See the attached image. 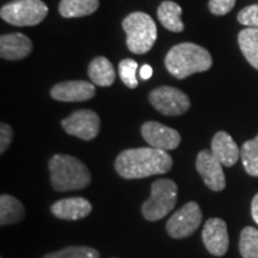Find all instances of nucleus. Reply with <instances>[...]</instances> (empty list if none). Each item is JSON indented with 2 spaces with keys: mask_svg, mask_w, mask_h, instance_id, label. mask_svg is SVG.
<instances>
[{
  "mask_svg": "<svg viewBox=\"0 0 258 258\" xmlns=\"http://www.w3.org/2000/svg\"><path fill=\"white\" fill-rule=\"evenodd\" d=\"M173 160L166 151L153 147L125 150L115 160L116 172L124 179L163 175L172 169Z\"/></svg>",
  "mask_w": 258,
  "mask_h": 258,
  "instance_id": "nucleus-1",
  "label": "nucleus"
},
{
  "mask_svg": "<svg viewBox=\"0 0 258 258\" xmlns=\"http://www.w3.org/2000/svg\"><path fill=\"white\" fill-rule=\"evenodd\" d=\"M209 51L195 43H179L172 47L165 56L166 70L177 79H184L194 73L206 72L212 67Z\"/></svg>",
  "mask_w": 258,
  "mask_h": 258,
  "instance_id": "nucleus-2",
  "label": "nucleus"
},
{
  "mask_svg": "<svg viewBox=\"0 0 258 258\" xmlns=\"http://www.w3.org/2000/svg\"><path fill=\"white\" fill-rule=\"evenodd\" d=\"M51 186L56 191H71L86 188L91 173L85 164L69 154H55L49 160Z\"/></svg>",
  "mask_w": 258,
  "mask_h": 258,
  "instance_id": "nucleus-3",
  "label": "nucleus"
},
{
  "mask_svg": "<svg viewBox=\"0 0 258 258\" xmlns=\"http://www.w3.org/2000/svg\"><path fill=\"white\" fill-rule=\"evenodd\" d=\"M127 34V47L134 54H145L157 41V25L147 14L133 12L122 22Z\"/></svg>",
  "mask_w": 258,
  "mask_h": 258,
  "instance_id": "nucleus-4",
  "label": "nucleus"
},
{
  "mask_svg": "<svg viewBox=\"0 0 258 258\" xmlns=\"http://www.w3.org/2000/svg\"><path fill=\"white\" fill-rule=\"evenodd\" d=\"M178 199V188L172 179H158L151 185V196L144 202L141 212L148 221L165 218L175 208Z\"/></svg>",
  "mask_w": 258,
  "mask_h": 258,
  "instance_id": "nucleus-5",
  "label": "nucleus"
},
{
  "mask_svg": "<svg viewBox=\"0 0 258 258\" xmlns=\"http://www.w3.org/2000/svg\"><path fill=\"white\" fill-rule=\"evenodd\" d=\"M48 15V6L42 0H15L4 5L0 16L16 27H34Z\"/></svg>",
  "mask_w": 258,
  "mask_h": 258,
  "instance_id": "nucleus-6",
  "label": "nucleus"
},
{
  "mask_svg": "<svg viewBox=\"0 0 258 258\" xmlns=\"http://www.w3.org/2000/svg\"><path fill=\"white\" fill-rule=\"evenodd\" d=\"M202 221V211L196 202L190 201L179 208L166 222V231L173 239L189 237L199 228Z\"/></svg>",
  "mask_w": 258,
  "mask_h": 258,
  "instance_id": "nucleus-7",
  "label": "nucleus"
},
{
  "mask_svg": "<svg viewBox=\"0 0 258 258\" xmlns=\"http://www.w3.org/2000/svg\"><path fill=\"white\" fill-rule=\"evenodd\" d=\"M151 104L160 114L179 116L189 110L190 99L184 92L172 86H161L154 89L148 96Z\"/></svg>",
  "mask_w": 258,
  "mask_h": 258,
  "instance_id": "nucleus-8",
  "label": "nucleus"
},
{
  "mask_svg": "<svg viewBox=\"0 0 258 258\" xmlns=\"http://www.w3.org/2000/svg\"><path fill=\"white\" fill-rule=\"evenodd\" d=\"M61 125L67 134L82 140L90 141L95 139L101 129V120L98 115L90 109H82L71 114L61 121Z\"/></svg>",
  "mask_w": 258,
  "mask_h": 258,
  "instance_id": "nucleus-9",
  "label": "nucleus"
},
{
  "mask_svg": "<svg viewBox=\"0 0 258 258\" xmlns=\"http://www.w3.org/2000/svg\"><path fill=\"white\" fill-rule=\"evenodd\" d=\"M141 135L150 147L161 151L175 150L180 144V135L176 129L156 121L145 122L141 127Z\"/></svg>",
  "mask_w": 258,
  "mask_h": 258,
  "instance_id": "nucleus-10",
  "label": "nucleus"
},
{
  "mask_svg": "<svg viewBox=\"0 0 258 258\" xmlns=\"http://www.w3.org/2000/svg\"><path fill=\"white\" fill-rule=\"evenodd\" d=\"M196 170L202 177L203 182L212 191H221L226 186V178L222 164L212 151L203 150L196 158Z\"/></svg>",
  "mask_w": 258,
  "mask_h": 258,
  "instance_id": "nucleus-11",
  "label": "nucleus"
},
{
  "mask_svg": "<svg viewBox=\"0 0 258 258\" xmlns=\"http://www.w3.org/2000/svg\"><path fill=\"white\" fill-rule=\"evenodd\" d=\"M202 240L209 253L217 257L224 256L230 245L226 222L219 218L208 219L202 231Z\"/></svg>",
  "mask_w": 258,
  "mask_h": 258,
  "instance_id": "nucleus-12",
  "label": "nucleus"
},
{
  "mask_svg": "<svg viewBox=\"0 0 258 258\" xmlns=\"http://www.w3.org/2000/svg\"><path fill=\"white\" fill-rule=\"evenodd\" d=\"M95 86L85 80L59 83L50 90V96L60 102H84L93 98Z\"/></svg>",
  "mask_w": 258,
  "mask_h": 258,
  "instance_id": "nucleus-13",
  "label": "nucleus"
},
{
  "mask_svg": "<svg viewBox=\"0 0 258 258\" xmlns=\"http://www.w3.org/2000/svg\"><path fill=\"white\" fill-rule=\"evenodd\" d=\"M50 211L54 217L61 220L76 221L86 218L92 211V205L84 198H69L62 199L53 203Z\"/></svg>",
  "mask_w": 258,
  "mask_h": 258,
  "instance_id": "nucleus-14",
  "label": "nucleus"
},
{
  "mask_svg": "<svg viewBox=\"0 0 258 258\" xmlns=\"http://www.w3.org/2000/svg\"><path fill=\"white\" fill-rule=\"evenodd\" d=\"M32 51L30 38L21 32L3 35L0 38V56L5 60H22Z\"/></svg>",
  "mask_w": 258,
  "mask_h": 258,
  "instance_id": "nucleus-15",
  "label": "nucleus"
},
{
  "mask_svg": "<svg viewBox=\"0 0 258 258\" xmlns=\"http://www.w3.org/2000/svg\"><path fill=\"white\" fill-rule=\"evenodd\" d=\"M212 153L224 166H233L240 157L239 147L226 132H218L212 140Z\"/></svg>",
  "mask_w": 258,
  "mask_h": 258,
  "instance_id": "nucleus-16",
  "label": "nucleus"
},
{
  "mask_svg": "<svg viewBox=\"0 0 258 258\" xmlns=\"http://www.w3.org/2000/svg\"><path fill=\"white\" fill-rule=\"evenodd\" d=\"M89 77L95 85L106 88L114 84L116 74L110 61L104 56H97L90 63Z\"/></svg>",
  "mask_w": 258,
  "mask_h": 258,
  "instance_id": "nucleus-17",
  "label": "nucleus"
},
{
  "mask_svg": "<svg viewBox=\"0 0 258 258\" xmlns=\"http://www.w3.org/2000/svg\"><path fill=\"white\" fill-rule=\"evenodd\" d=\"M24 206L18 199L8 194H3L0 196V225L17 224L24 218Z\"/></svg>",
  "mask_w": 258,
  "mask_h": 258,
  "instance_id": "nucleus-18",
  "label": "nucleus"
},
{
  "mask_svg": "<svg viewBox=\"0 0 258 258\" xmlns=\"http://www.w3.org/2000/svg\"><path fill=\"white\" fill-rule=\"evenodd\" d=\"M180 15H182V9L173 2L161 3L157 11L160 23L164 25V28L172 32H182L184 30V23L182 22Z\"/></svg>",
  "mask_w": 258,
  "mask_h": 258,
  "instance_id": "nucleus-19",
  "label": "nucleus"
},
{
  "mask_svg": "<svg viewBox=\"0 0 258 258\" xmlns=\"http://www.w3.org/2000/svg\"><path fill=\"white\" fill-rule=\"evenodd\" d=\"M99 0H61L60 15L64 18H77L89 16L97 11Z\"/></svg>",
  "mask_w": 258,
  "mask_h": 258,
  "instance_id": "nucleus-20",
  "label": "nucleus"
},
{
  "mask_svg": "<svg viewBox=\"0 0 258 258\" xmlns=\"http://www.w3.org/2000/svg\"><path fill=\"white\" fill-rule=\"evenodd\" d=\"M238 43L247 62L258 71V29L241 30L238 35Z\"/></svg>",
  "mask_w": 258,
  "mask_h": 258,
  "instance_id": "nucleus-21",
  "label": "nucleus"
},
{
  "mask_svg": "<svg viewBox=\"0 0 258 258\" xmlns=\"http://www.w3.org/2000/svg\"><path fill=\"white\" fill-rule=\"evenodd\" d=\"M240 157L245 171L250 176L258 177V135L252 140L243 144Z\"/></svg>",
  "mask_w": 258,
  "mask_h": 258,
  "instance_id": "nucleus-22",
  "label": "nucleus"
},
{
  "mask_svg": "<svg viewBox=\"0 0 258 258\" xmlns=\"http://www.w3.org/2000/svg\"><path fill=\"white\" fill-rule=\"evenodd\" d=\"M239 251L243 258H258V230L251 226L240 233Z\"/></svg>",
  "mask_w": 258,
  "mask_h": 258,
  "instance_id": "nucleus-23",
  "label": "nucleus"
},
{
  "mask_svg": "<svg viewBox=\"0 0 258 258\" xmlns=\"http://www.w3.org/2000/svg\"><path fill=\"white\" fill-rule=\"evenodd\" d=\"M43 258H99V252L90 246H67Z\"/></svg>",
  "mask_w": 258,
  "mask_h": 258,
  "instance_id": "nucleus-24",
  "label": "nucleus"
},
{
  "mask_svg": "<svg viewBox=\"0 0 258 258\" xmlns=\"http://www.w3.org/2000/svg\"><path fill=\"white\" fill-rule=\"evenodd\" d=\"M138 62L133 59H124L118 63V73L120 78L127 88L135 89L138 86L137 79Z\"/></svg>",
  "mask_w": 258,
  "mask_h": 258,
  "instance_id": "nucleus-25",
  "label": "nucleus"
},
{
  "mask_svg": "<svg viewBox=\"0 0 258 258\" xmlns=\"http://www.w3.org/2000/svg\"><path fill=\"white\" fill-rule=\"evenodd\" d=\"M238 22L245 27L258 29V4L247 6L238 14Z\"/></svg>",
  "mask_w": 258,
  "mask_h": 258,
  "instance_id": "nucleus-26",
  "label": "nucleus"
},
{
  "mask_svg": "<svg viewBox=\"0 0 258 258\" xmlns=\"http://www.w3.org/2000/svg\"><path fill=\"white\" fill-rule=\"evenodd\" d=\"M235 0H209V11L215 16H224L232 11L234 8Z\"/></svg>",
  "mask_w": 258,
  "mask_h": 258,
  "instance_id": "nucleus-27",
  "label": "nucleus"
},
{
  "mask_svg": "<svg viewBox=\"0 0 258 258\" xmlns=\"http://www.w3.org/2000/svg\"><path fill=\"white\" fill-rule=\"evenodd\" d=\"M14 138V131L8 123L0 125V153H5Z\"/></svg>",
  "mask_w": 258,
  "mask_h": 258,
  "instance_id": "nucleus-28",
  "label": "nucleus"
},
{
  "mask_svg": "<svg viewBox=\"0 0 258 258\" xmlns=\"http://www.w3.org/2000/svg\"><path fill=\"white\" fill-rule=\"evenodd\" d=\"M251 215H252L254 222L258 225V192L254 195L252 202H251Z\"/></svg>",
  "mask_w": 258,
  "mask_h": 258,
  "instance_id": "nucleus-29",
  "label": "nucleus"
},
{
  "mask_svg": "<svg viewBox=\"0 0 258 258\" xmlns=\"http://www.w3.org/2000/svg\"><path fill=\"white\" fill-rule=\"evenodd\" d=\"M152 74H153V70H152V67L150 66V64H144V66L141 67L140 76H141V78H143V79H145V80L150 79L151 77H152Z\"/></svg>",
  "mask_w": 258,
  "mask_h": 258,
  "instance_id": "nucleus-30",
  "label": "nucleus"
}]
</instances>
